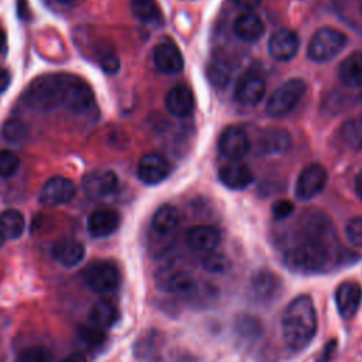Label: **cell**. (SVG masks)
I'll use <instances>...</instances> for the list:
<instances>
[{
  "mask_svg": "<svg viewBox=\"0 0 362 362\" xmlns=\"http://www.w3.org/2000/svg\"><path fill=\"white\" fill-rule=\"evenodd\" d=\"M334 242L335 233L329 219L311 214L304 221L301 238L287 247L284 262L296 272H322L331 262Z\"/></svg>",
  "mask_w": 362,
  "mask_h": 362,
  "instance_id": "obj_1",
  "label": "cell"
},
{
  "mask_svg": "<svg viewBox=\"0 0 362 362\" xmlns=\"http://www.w3.org/2000/svg\"><path fill=\"white\" fill-rule=\"evenodd\" d=\"M281 332L284 342L296 351L313 341L317 332V313L310 296H297L287 304L281 317Z\"/></svg>",
  "mask_w": 362,
  "mask_h": 362,
  "instance_id": "obj_2",
  "label": "cell"
},
{
  "mask_svg": "<svg viewBox=\"0 0 362 362\" xmlns=\"http://www.w3.org/2000/svg\"><path fill=\"white\" fill-rule=\"evenodd\" d=\"M59 105L74 113L86 112L93 103L90 86L79 76L72 74H58Z\"/></svg>",
  "mask_w": 362,
  "mask_h": 362,
  "instance_id": "obj_3",
  "label": "cell"
},
{
  "mask_svg": "<svg viewBox=\"0 0 362 362\" xmlns=\"http://www.w3.org/2000/svg\"><path fill=\"white\" fill-rule=\"evenodd\" d=\"M346 42V35L342 31L332 27H322L311 37L307 55L314 62H328L344 49Z\"/></svg>",
  "mask_w": 362,
  "mask_h": 362,
  "instance_id": "obj_4",
  "label": "cell"
},
{
  "mask_svg": "<svg viewBox=\"0 0 362 362\" xmlns=\"http://www.w3.org/2000/svg\"><path fill=\"white\" fill-rule=\"evenodd\" d=\"M305 90L307 85L300 78H291L283 82L277 89L273 90V93L267 99V115L272 117H283L288 115L300 103Z\"/></svg>",
  "mask_w": 362,
  "mask_h": 362,
  "instance_id": "obj_5",
  "label": "cell"
},
{
  "mask_svg": "<svg viewBox=\"0 0 362 362\" xmlns=\"http://www.w3.org/2000/svg\"><path fill=\"white\" fill-rule=\"evenodd\" d=\"M24 100L33 109L49 110L59 106L58 74H49L37 78L24 93Z\"/></svg>",
  "mask_w": 362,
  "mask_h": 362,
  "instance_id": "obj_6",
  "label": "cell"
},
{
  "mask_svg": "<svg viewBox=\"0 0 362 362\" xmlns=\"http://www.w3.org/2000/svg\"><path fill=\"white\" fill-rule=\"evenodd\" d=\"M154 281L157 288L170 294H189L197 286V281L189 272L174 266L160 267L154 273Z\"/></svg>",
  "mask_w": 362,
  "mask_h": 362,
  "instance_id": "obj_7",
  "label": "cell"
},
{
  "mask_svg": "<svg viewBox=\"0 0 362 362\" xmlns=\"http://www.w3.org/2000/svg\"><path fill=\"white\" fill-rule=\"evenodd\" d=\"M327 178H328L327 170L321 164L318 163L307 164L297 177L296 187H294L296 198L300 201L313 199L324 189L327 184Z\"/></svg>",
  "mask_w": 362,
  "mask_h": 362,
  "instance_id": "obj_8",
  "label": "cell"
},
{
  "mask_svg": "<svg viewBox=\"0 0 362 362\" xmlns=\"http://www.w3.org/2000/svg\"><path fill=\"white\" fill-rule=\"evenodd\" d=\"M85 281L95 293L105 294L117 288L120 273L113 262L100 260L88 267L85 272Z\"/></svg>",
  "mask_w": 362,
  "mask_h": 362,
  "instance_id": "obj_9",
  "label": "cell"
},
{
  "mask_svg": "<svg viewBox=\"0 0 362 362\" xmlns=\"http://www.w3.org/2000/svg\"><path fill=\"white\" fill-rule=\"evenodd\" d=\"M76 194L75 184L62 175H54L45 181L40 189L38 199L42 205L57 206L68 204Z\"/></svg>",
  "mask_w": 362,
  "mask_h": 362,
  "instance_id": "obj_10",
  "label": "cell"
},
{
  "mask_svg": "<svg viewBox=\"0 0 362 362\" xmlns=\"http://www.w3.org/2000/svg\"><path fill=\"white\" fill-rule=\"evenodd\" d=\"M218 148L226 158L236 161L250 150V139L240 126H228L219 136Z\"/></svg>",
  "mask_w": 362,
  "mask_h": 362,
  "instance_id": "obj_11",
  "label": "cell"
},
{
  "mask_svg": "<svg viewBox=\"0 0 362 362\" xmlns=\"http://www.w3.org/2000/svg\"><path fill=\"white\" fill-rule=\"evenodd\" d=\"M119 185L117 175L109 168H96L82 178L83 192L93 199L105 198L116 191Z\"/></svg>",
  "mask_w": 362,
  "mask_h": 362,
  "instance_id": "obj_12",
  "label": "cell"
},
{
  "mask_svg": "<svg viewBox=\"0 0 362 362\" xmlns=\"http://www.w3.org/2000/svg\"><path fill=\"white\" fill-rule=\"evenodd\" d=\"M300 48L298 35L290 28L274 31L267 41V51L276 61H290L296 57Z\"/></svg>",
  "mask_w": 362,
  "mask_h": 362,
  "instance_id": "obj_13",
  "label": "cell"
},
{
  "mask_svg": "<svg viewBox=\"0 0 362 362\" xmlns=\"http://www.w3.org/2000/svg\"><path fill=\"white\" fill-rule=\"evenodd\" d=\"M170 165L158 153L144 154L137 164V177L146 185H156L167 178Z\"/></svg>",
  "mask_w": 362,
  "mask_h": 362,
  "instance_id": "obj_14",
  "label": "cell"
},
{
  "mask_svg": "<svg viewBox=\"0 0 362 362\" xmlns=\"http://www.w3.org/2000/svg\"><path fill=\"white\" fill-rule=\"evenodd\" d=\"M266 92V82L257 72H246L235 86V99L243 105H257Z\"/></svg>",
  "mask_w": 362,
  "mask_h": 362,
  "instance_id": "obj_15",
  "label": "cell"
},
{
  "mask_svg": "<svg viewBox=\"0 0 362 362\" xmlns=\"http://www.w3.org/2000/svg\"><path fill=\"white\" fill-rule=\"evenodd\" d=\"M153 62L157 71L165 75H174L182 71L184 58L178 47L173 42H160L153 48Z\"/></svg>",
  "mask_w": 362,
  "mask_h": 362,
  "instance_id": "obj_16",
  "label": "cell"
},
{
  "mask_svg": "<svg viewBox=\"0 0 362 362\" xmlns=\"http://www.w3.org/2000/svg\"><path fill=\"white\" fill-rule=\"evenodd\" d=\"M249 287L250 294L255 297L256 301L269 303L276 296H279L281 290V281L272 270L262 269L253 273Z\"/></svg>",
  "mask_w": 362,
  "mask_h": 362,
  "instance_id": "obj_17",
  "label": "cell"
},
{
  "mask_svg": "<svg viewBox=\"0 0 362 362\" xmlns=\"http://www.w3.org/2000/svg\"><path fill=\"white\" fill-rule=\"evenodd\" d=\"M362 301V287L356 281H342L335 290V304L342 318H352Z\"/></svg>",
  "mask_w": 362,
  "mask_h": 362,
  "instance_id": "obj_18",
  "label": "cell"
},
{
  "mask_svg": "<svg viewBox=\"0 0 362 362\" xmlns=\"http://www.w3.org/2000/svg\"><path fill=\"white\" fill-rule=\"evenodd\" d=\"M221 242V235L216 228L211 225H195L185 233V243L194 252L209 253Z\"/></svg>",
  "mask_w": 362,
  "mask_h": 362,
  "instance_id": "obj_19",
  "label": "cell"
},
{
  "mask_svg": "<svg viewBox=\"0 0 362 362\" xmlns=\"http://www.w3.org/2000/svg\"><path fill=\"white\" fill-rule=\"evenodd\" d=\"M291 143V134L286 129L269 127L260 134L257 150L264 156H280L290 150Z\"/></svg>",
  "mask_w": 362,
  "mask_h": 362,
  "instance_id": "obj_20",
  "label": "cell"
},
{
  "mask_svg": "<svg viewBox=\"0 0 362 362\" xmlns=\"http://www.w3.org/2000/svg\"><path fill=\"white\" fill-rule=\"evenodd\" d=\"M167 110L175 117H187L192 113L195 99L192 90L187 85H175L171 88L164 99Z\"/></svg>",
  "mask_w": 362,
  "mask_h": 362,
  "instance_id": "obj_21",
  "label": "cell"
},
{
  "mask_svg": "<svg viewBox=\"0 0 362 362\" xmlns=\"http://www.w3.org/2000/svg\"><path fill=\"white\" fill-rule=\"evenodd\" d=\"M219 181L230 189H245L253 181V173L247 164L236 160L219 170Z\"/></svg>",
  "mask_w": 362,
  "mask_h": 362,
  "instance_id": "obj_22",
  "label": "cell"
},
{
  "mask_svg": "<svg viewBox=\"0 0 362 362\" xmlns=\"http://www.w3.org/2000/svg\"><path fill=\"white\" fill-rule=\"evenodd\" d=\"M120 225V216L113 209H96L88 218V230L95 238H106L112 235Z\"/></svg>",
  "mask_w": 362,
  "mask_h": 362,
  "instance_id": "obj_23",
  "label": "cell"
},
{
  "mask_svg": "<svg viewBox=\"0 0 362 362\" xmlns=\"http://www.w3.org/2000/svg\"><path fill=\"white\" fill-rule=\"evenodd\" d=\"M235 35L245 42H256L264 33L262 18L253 11H243L233 21Z\"/></svg>",
  "mask_w": 362,
  "mask_h": 362,
  "instance_id": "obj_24",
  "label": "cell"
},
{
  "mask_svg": "<svg viewBox=\"0 0 362 362\" xmlns=\"http://www.w3.org/2000/svg\"><path fill=\"white\" fill-rule=\"evenodd\" d=\"M180 225V212L170 204L161 205L151 218V229L160 238L171 236Z\"/></svg>",
  "mask_w": 362,
  "mask_h": 362,
  "instance_id": "obj_25",
  "label": "cell"
},
{
  "mask_svg": "<svg viewBox=\"0 0 362 362\" xmlns=\"http://www.w3.org/2000/svg\"><path fill=\"white\" fill-rule=\"evenodd\" d=\"M338 78L346 88L362 86V52L354 51L338 66Z\"/></svg>",
  "mask_w": 362,
  "mask_h": 362,
  "instance_id": "obj_26",
  "label": "cell"
},
{
  "mask_svg": "<svg viewBox=\"0 0 362 362\" xmlns=\"http://www.w3.org/2000/svg\"><path fill=\"white\" fill-rule=\"evenodd\" d=\"M52 255L58 263L65 267L76 266L85 256V246L75 239H61L52 247Z\"/></svg>",
  "mask_w": 362,
  "mask_h": 362,
  "instance_id": "obj_27",
  "label": "cell"
},
{
  "mask_svg": "<svg viewBox=\"0 0 362 362\" xmlns=\"http://www.w3.org/2000/svg\"><path fill=\"white\" fill-rule=\"evenodd\" d=\"M119 318V311L117 308L106 300H100L98 303H95V305L90 308L89 311V324L105 329L112 327Z\"/></svg>",
  "mask_w": 362,
  "mask_h": 362,
  "instance_id": "obj_28",
  "label": "cell"
},
{
  "mask_svg": "<svg viewBox=\"0 0 362 362\" xmlns=\"http://www.w3.org/2000/svg\"><path fill=\"white\" fill-rule=\"evenodd\" d=\"M25 226L24 215L18 209H4L0 214V233L4 239H17L23 235Z\"/></svg>",
  "mask_w": 362,
  "mask_h": 362,
  "instance_id": "obj_29",
  "label": "cell"
},
{
  "mask_svg": "<svg viewBox=\"0 0 362 362\" xmlns=\"http://www.w3.org/2000/svg\"><path fill=\"white\" fill-rule=\"evenodd\" d=\"M130 8L133 16L146 24H154L161 20V10L156 0H132Z\"/></svg>",
  "mask_w": 362,
  "mask_h": 362,
  "instance_id": "obj_30",
  "label": "cell"
},
{
  "mask_svg": "<svg viewBox=\"0 0 362 362\" xmlns=\"http://www.w3.org/2000/svg\"><path fill=\"white\" fill-rule=\"evenodd\" d=\"M230 76H232V68L225 59L216 58V59H212L211 64L208 65V79L215 88L218 89L226 88L228 83L230 82Z\"/></svg>",
  "mask_w": 362,
  "mask_h": 362,
  "instance_id": "obj_31",
  "label": "cell"
},
{
  "mask_svg": "<svg viewBox=\"0 0 362 362\" xmlns=\"http://www.w3.org/2000/svg\"><path fill=\"white\" fill-rule=\"evenodd\" d=\"M1 134L10 143H20L27 137L28 129L24 122L18 119H8L1 127Z\"/></svg>",
  "mask_w": 362,
  "mask_h": 362,
  "instance_id": "obj_32",
  "label": "cell"
},
{
  "mask_svg": "<svg viewBox=\"0 0 362 362\" xmlns=\"http://www.w3.org/2000/svg\"><path fill=\"white\" fill-rule=\"evenodd\" d=\"M341 136L344 143H346L352 148L362 147V122L348 120L344 123L341 129Z\"/></svg>",
  "mask_w": 362,
  "mask_h": 362,
  "instance_id": "obj_33",
  "label": "cell"
},
{
  "mask_svg": "<svg viewBox=\"0 0 362 362\" xmlns=\"http://www.w3.org/2000/svg\"><path fill=\"white\" fill-rule=\"evenodd\" d=\"M202 267L209 273L221 274V273H226L229 270L230 262L226 256H223L221 253L209 252L202 259Z\"/></svg>",
  "mask_w": 362,
  "mask_h": 362,
  "instance_id": "obj_34",
  "label": "cell"
},
{
  "mask_svg": "<svg viewBox=\"0 0 362 362\" xmlns=\"http://www.w3.org/2000/svg\"><path fill=\"white\" fill-rule=\"evenodd\" d=\"M78 337L79 341L83 342L89 348H96L100 346L105 342V332L100 328H96L93 325H83L78 329Z\"/></svg>",
  "mask_w": 362,
  "mask_h": 362,
  "instance_id": "obj_35",
  "label": "cell"
},
{
  "mask_svg": "<svg viewBox=\"0 0 362 362\" xmlns=\"http://www.w3.org/2000/svg\"><path fill=\"white\" fill-rule=\"evenodd\" d=\"M20 167L18 156L11 150H0V177H11Z\"/></svg>",
  "mask_w": 362,
  "mask_h": 362,
  "instance_id": "obj_36",
  "label": "cell"
},
{
  "mask_svg": "<svg viewBox=\"0 0 362 362\" xmlns=\"http://www.w3.org/2000/svg\"><path fill=\"white\" fill-rule=\"evenodd\" d=\"M17 362H52V354L45 346H30L21 351Z\"/></svg>",
  "mask_w": 362,
  "mask_h": 362,
  "instance_id": "obj_37",
  "label": "cell"
},
{
  "mask_svg": "<svg viewBox=\"0 0 362 362\" xmlns=\"http://www.w3.org/2000/svg\"><path fill=\"white\" fill-rule=\"evenodd\" d=\"M345 235L355 247L362 249V216L351 218L346 222Z\"/></svg>",
  "mask_w": 362,
  "mask_h": 362,
  "instance_id": "obj_38",
  "label": "cell"
},
{
  "mask_svg": "<svg viewBox=\"0 0 362 362\" xmlns=\"http://www.w3.org/2000/svg\"><path fill=\"white\" fill-rule=\"evenodd\" d=\"M293 211H294V205L288 199H279L272 206V212L276 219H286L293 214Z\"/></svg>",
  "mask_w": 362,
  "mask_h": 362,
  "instance_id": "obj_39",
  "label": "cell"
},
{
  "mask_svg": "<svg viewBox=\"0 0 362 362\" xmlns=\"http://www.w3.org/2000/svg\"><path fill=\"white\" fill-rule=\"evenodd\" d=\"M99 64L102 66V69L107 74H115L119 71L120 68V62L119 58L113 54V52H106L99 58Z\"/></svg>",
  "mask_w": 362,
  "mask_h": 362,
  "instance_id": "obj_40",
  "label": "cell"
},
{
  "mask_svg": "<svg viewBox=\"0 0 362 362\" xmlns=\"http://www.w3.org/2000/svg\"><path fill=\"white\" fill-rule=\"evenodd\" d=\"M235 6L243 8L245 11H253L256 7L260 6L262 0H233Z\"/></svg>",
  "mask_w": 362,
  "mask_h": 362,
  "instance_id": "obj_41",
  "label": "cell"
},
{
  "mask_svg": "<svg viewBox=\"0 0 362 362\" xmlns=\"http://www.w3.org/2000/svg\"><path fill=\"white\" fill-rule=\"evenodd\" d=\"M10 83V72L6 68L0 66V93L7 89Z\"/></svg>",
  "mask_w": 362,
  "mask_h": 362,
  "instance_id": "obj_42",
  "label": "cell"
},
{
  "mask_svg": "<svg viewBox=\"0 0 362 362\" xmlns=\"http://www.w3.org/2000/svg\"><path fill=\"white\" fill-rule=\"evenodd\" d=\"M61 362H88L86 356L81 352H74L71 355H68L66 358H64Z\"/></svg>",
  "mask_w": 362,
  "mask_h": 362,
  "instance_id": "obj_43",
  "label": "cell"
},
{
  "mask_svg": "<svg viewBox=\"0 0 362 362\" xmlns=\"http://www.w3.org/2000/svg\"><path fill=\"white\" fill-rule=\"evenodd\" d=\"M355 189H356V194L359 195V198L362 199V170L355 177Z\"/></svg>",
  "mask_w": 362,
  "mask_h": 362,
  "instance_id": "obj_44",
  "label": "cell"
},
{
  "mask_svg": "<svg viewBox=\"0 0 362 362\" xmlns=\"http://www.w3.org/2000/svg\"><path fill=\"white\" fill-rule=\"evenodd\" d=\"M4 44H6V34H4V31L0 28V51L3 49Z\"/></svg>",
  "mask_w": 362,
  "mask_h": 362,
  "instance_id": "obj_45",
  "label": "cell"
},
{
  "mask_svg": "<svg viewBox=\"0 0 362 362\" xmlns=\"http://www.w3.org/2000/svg\"><path fill=\"white\" fill-rule=\"evenodd\" d=\"M58 3H61V4H69V3H72L74 0H57Z\"/></svg>",
  "mask_w": 362,
  "mask_h": 362,
  "instance_id": "obj_46",
  "label": "cell"
},
{
  "mask_svg": "<svg viewBox=\"0 0 362 362\" xmlns=\"http://www.w3.org/2000/svg\"><path fill=\"white\" fill-rule=\"evenodd\" d=\"M3 243H4V238H3V235L0 233V247L3 246Z\"/></svg>",
  "mask_w": 362,
  "mask_h": 362,
  "instance_id": "obj_47",
  "label": "cell"
},
{
  "mask_svg": "<svg viewBox=\"0 0 362 362\" xmlns=\"http://www.w3.org/2000/svg\"><path fill=\"white\" fill-rule=\"evenodd\" d=\"M361 122H362V115H361Z\"/></svg>",
  "mask_w": 362,
  "mask_h": 362,
  "instance_id": "obj_48",
  "label": "cell"
}]
</instances>
